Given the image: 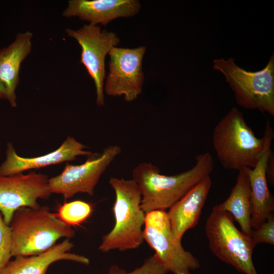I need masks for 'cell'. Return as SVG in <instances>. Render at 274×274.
<instances>
[{"instance_id":"cell-1","label":"cell","mask_w":274,"mask_h":274,"mask_svg":"<svg viewBox=\"0 0 274 274\" xmlns=\"http://www.w3.org/2000/svg\"><path fill=\"white\" fill-rule=\"evenodd\" d=\"M214 168L211 154L198 155L192 167L173 176L161 174L159 168L149 162H141L132 172L141 196V208L145 214L169 209L191 189L206 177Z\"/></svg>"},{"instance_id":"cell-2","label":"cell","mask_w":274,"mask_h":274,"mask_svg":"<svg viewBox=\"0 0 274 274\" xmlns=\"http://www.w3.org/2000/svg\"><path fill=\"white\" fill-rule=\"evenodd\" d=\"M274 133L267 121L263 135L258 138L247 124L242 112L232 108L215 126L213 145L222 166L239 171L253 168L271 148Z\"/></svg>"},{"instance_id":"cell-3","label":"cell","mask_w":274,"mask_h":274,"mask_svg":"<svg viewBox=\"0 0 274 274\" xmlns=\"http://www.w3.org/2000/svg\"><path fill=\"white\" fill-rule=\"evenodd\" d=\"M12 256L37 255L53 246L61 237H73L75 232L46 207H22L13 214L9 225Z\"/></svg>"},{"instance_id":"cell-4","label":"cell","mask_w":274,"mask_h":274,"mask_svg":"<svg viewBox=\"0 0 274 274\" xmlns=\"http://www.w3.org/2000/svg\"><path fill=\"white\" fill-rule=\"evenodd\" d=\"M109 183L114 190L115 224L102 238L98 250L125 251L136 249L143 243V227L146 214L141 208V194L132 180L112 177Z\"/></svg>"},{"instance_id":"cell-5","label":"cell","mask_w":274,"mask_h":274,"mask_svg":"<svg viewBox=\"0 0 274 274\" xmlns=\"http://www.w3.org/2000/svg\"><path fill=\"white\" fill-rule=\"evenodd\" d=\"M213 68L225 76L239 106L274 116L273 53L266 66L258 71H247L232 58L214 59Z\"/></svg>"},{"instance_id":"cell-6","label":"cell","mask_w":274,"mask_h":274,"mask_svg":"<svg viewBox=\"0 0 274 274\" xmlns=\"http://www.w3.org/2000/svg\"><path fill=\"white\" fill-rule=\"evenodd\" d=\"M232 216L215 206L205 226L206 236L212 253L224 262L245 274H258L252 254L256 246L250 235L239 231Z\"/></svg>"},{"instance_id":"cell-7","label":"cell","mask_w":274,"mask_h":274,"mask_svg":"<svg viewBox=\"0 0 274 274\" xmlns=\"http://www.w3.org/2000/svg\"><path fill=\"white\" fill-rule=\"evenodd\" d=\"M144 241L155 251L161 266L172 274H191L200 267L199 260L184 249L181 242L173 233L165 211H154L146 214L143 228Z\"/></svg>"},{"instance_id":"cell-8","label":"cell","mask_w":274,"mask_h":274,"mask_svg":"<svg viewBox=\"0 0 274 274\" xmlns=\"http://www.w3.org/2000/svg\"><path fill=\"white\" fill-rule=\"evenodd\" d=\"M65 32L80 44L82 49L80 63L94 81L97 105L104 106L105 59L112 49L119 44V37L115 32L101 30L98 25L90 23L77 30L66 28Z\"/></svg>"},{"instance_id":"cell-9","label":"cell","mask_w":274,"mask_h":274,"mask_svg":"<svg viewBox=\"0 0 274 274\" xmlns=\"http://www.w3.org/2000/svg\"><path fill=\"white\" fill-rule=\"evenodd\" d=\"M121 151L119 146L110 145L100 154L90 156L82 164H67L61 174L49 179L51 193L61 194L64 199L79 193L93 195L101 175Z\"/></svg>"},{"instance_id":"cell-10","label":"cell","mask_w":274,"mask_h":274,"mask_svg":"<svg viewBox=\"0 0 274 274\" xmlns=\"http://www.w3.org/2000/svg\"><path fill=\"white\" fill-rule=\"evenodd\" d=\"M146 48L115 47L110 51L109 72L104 86L106 94L122 96L127 102L138 98L144 79L142 61Z\"/></svg>"},{"instance_id":"cell-11","label":"cell","mask_w":274,"mask_h":274,"mask_svg":"<svg viewBox=\"0 0 274 274\" xmlns=\"http://www.w3.org/2000/svg\"><path fill=\"white\" fill-rule=\"evenodd\" d=\"M48 177L32 172L10 176L0 175V213L9 225L14 213L19 208H38L39 198L47 199L52 193Z\"/></svg>"},{"instance_id":"cell-12","label":"cell","mask_w":274,"mask_h":274,"mask_svg":"<svg viewBox=\"0 0 274 274\" xmlns=\"http://www.w3.org/2000/svg\"><path fill=\"white\" fill-rule=\"evenodd\" d=\"M62 16L77 17L90 24L106 26L112 20L132 17L141 7L137 0H70Z\"/></svg>"},{"instance_id":"cell-13","label":"cell","mask_w":274,"mask_h":274,"mask_svg":"<svg viewBox=\"0 0 274 274\" xmlns=\"http://www.w3.org/2000/svg\"><path fill=\"white\" fill-rule=\"evenodd\" d=\"M86 148L73 137L68 136L62 145L53 152L41 156L24 158L19 156L10 144L6 151V159L0 166V175H13L30 169L74 160L78 156L92 155L93 153L85 150Z\"/></svg>"},{"instance_id":"cell-14","label":"cell","mask_w":274,"mask_h":274,"mask_svg":"<svg viewBox=\"0 0 274 274\" xmlns=\"http://www.w3.org/2000/svg\"><path fill=\"white\" fill-rule=\"evenodd\" d=\"M212 185L210 176L206 177L166 212L173 233L181 242L185 233L198 224Z\"/></svg>"},{"instance_id":"cell-15","label":"cell","mask_w":274,"mask_h":274,"mask_svg":"<svg viewBox=\"0 0 274 274\" xmlns=\"http://www.w3.org/2000/svg\"><path fill=\"white\" fill-rule=\"evenodd\" d=\"M73 247V244L66 238L40 254L15 257L0 271V274H46L51 264L60 260L89 265L90 260L86 256L69 252Z\"/></svg>"},{"instance_id":"cell-16","label":"cell","mask_w":274,"mask_h":274,"mask_svg":"<svg viewBox=\"0 0 274 274\" xmlns=\"http://www.w3.org/2000/svg\"><path fill=\"white\" fill-rule=\"evenodd\" d=\"M32 33L29 31L17 34L7 47L0 50V80L6 89V98L15 107V90L19 82L21 63L31 52Z\"/></svg>"},{"instance_id":"cell-17","label":"cell","mask_w":274,"mask_h":274,"mask_svg":"<svg viewBox=\"0 0 274 274\" xmlns=\"http://www.w3.org/2000/svg\"><path fill=\"white\" fill-rule=\"evenodd\" d=\"M271 148L266 150L253 168H247L251 188V227L262 224L274 210V199L269 190L266 170Z\"/></svg>"},{"instance_id":"cell-18","label":"cell","mask_w":274,"mask_h":274,"mask_svg":"<svg viewBox=\"0 0 274 274\" xmlns=\"http://www.w3.org/2000/svg\"><path fill=\"white\" fill-rule=\"evenodd\" d=\"M246 168L238 171L236 183L228 198L216 206L229 213L238 223L242 231L250 235L252 231L251 188Z\"/></svg>"},{"instance_id":"cell-19","label":"cell","mask_w":274,"mask_h":274,"mask_svg":"<svg viewBox=\"0 0 274 274\" xmlns=\"http://www.w3.org/2000/svg\"><path fill=\"white\" fill-rule=\"evenodd\" d=\"M92 205L82 200H75L64 203L58 210L57 216L70 226L79 225L91 215Z\"/></svg>"},{"instance_id":"cell-20","label":"cell","mask_w":274,"mask_h":274,"mask_svg":"<svg viewBox=\"0 0 274 274\" xmlns=\"http://www.w3.org/2000/svg\"><path fill=\"white\" fill-rule=\"evenodd\" d=\"M154 254L146 258L143 263L134 269L128 271L117 265L111 266L105 274H167Z\"/></svg>"},{"instance_id":"cell-21","label":"cell","mask_w":274,"mask_h":274,"mask_svg":"<svg viewBox=\"0 0 274 274\" xmlns=\"http://www.w3.org/2000/svg\"><path fill=\"white\" fill-rule=\"evenodd\" d=\"M12 234L0 213V271L9 263L12 256Z\"/></svg>"},{"instance_id":"cell-22","label":"cell","mask_w":274,"mask_h":274,"mask_svg":"<svg viewBox=\"0 0 274 274\" xmlns=\"http://www.w3.org/2000/svg\"><path fill=\"white\" fill-rule=\"evenodd\" d=\"M256 245L259 243L274 245V217L271 214L266 220L250 234Z\"/></svg>"},{"instance_id":"cell-23","label":"cell","mask_w":274,"mask_h":274,"mask_svg":"<svg viewBox=\"0 0 274 274\" xmlns=\"http://www.w3.org/2000/svg\"><path fill=\"white\" fill-rule=\"evenodd\" d=\"M266 176L267 182L271 185H273L274 183V157L272 152L269 157L267 164Z\"/></svg>"},{"instance_id":"cell-24","label":"cell","mask_w":274,"mask_h":274,"mask_svg":"<svg viewBox=\"0 0 274 274\" xmlns=\"http://www.w3.org/2000/svg\"><path fill=\"white\" fill-rule=\"evenodd\" d=\"M6 98V89L4 84L0 80V98Z\"/></svg>"}]
</instances>
